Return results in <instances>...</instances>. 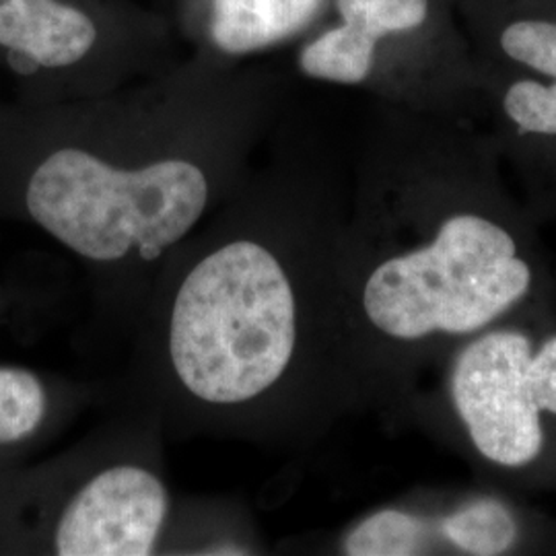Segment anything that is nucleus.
Listing matches in <instances>:
<instances>
[{
    "mask_svg": "<svg viewBox=\"0 0 556 556\" xmlns=\"http://www.w3.org/2000/svg\"><path fill=\"white\" fill-rule=\"evenodd\" d=\"M503 108L521 132L556 137V80H517L507 89Z\"/></svg>",
    "mask_w": 556,
    "mask_h": 556,
    "instance_id": "13",
    "label": "nucleus"
},
{
    "mask_svg": "<svg viewBox=\"0 0 556 556\" xmlns=\"http://www.w3.org/2000/svg\"><path fill=\"white\" fill-rule=\"evenodd\" d=\"M96 38V25L85 13L56 0H0V43L46 68L79 62Z\"/></svg>",
    "mask_w": 556,
    "mask_h": 556,
    "instance_id": "8",
    "label": "nucleus"
},
{
    "mask_svg": "<svg viewBox=\"0 0 556 556\" xmlns=\"http://www.w3.org/2000/svg\"><path fill=\"white\" fill-rule=\"evenodd\" d=\"M438 523L400 507H383L361 517L338 542L346 556H413L427 553Z\"/></svg>",
    "mask_w": 556,
    "mask_h": 556,
    "instance_id": "10",
    "label": "nucleus"
},
{
    "mask_svg": "<svg viewBox=\"0 0 556 556\" xmlns=\"http://www.w3.org/2000/svg\"><path fill=\"white\" fill-rule=\"evenodd\" d=\"M340 238L273 200L206 220L165 262L128 334L124 406L167 438L278 443L332 390Z\"/></svg>",
    "mask_w": 556,
    "mask_h": 556,
    "instance_id": "1",
    "label": "nucleus"
},
{
    "mask_svg": "<svg viewBox=\"0 0 556 556\" xmlns=\"http://www.w3.org/2000/svg\"><path fill=\"white\" fill-rule=\"evenodd\" d=\"M438 532L459 553L475 556L505 555L519 536L516 517L498 501L480 498L441 519Z\"/></svg>",
    "mask_w": 556,
    "mask_h": 556,
    "instance_id": "11",
    "label": "nucleus"
},
{
    "mask_svg": "<svg viewBox=\"0 0 556 556\" xmlns=\"http://www.w3.org/2000/svg\"><path fill=\"white\" fill-rule=\"evenodd\" d=\"M528 371L540 410L556 417V334L532 353Z\"/></svg>",
    "mask_w": 556,
    "mask_h": 556,
    "instance_id": "14",
    "label": "nucleus"
},
{
    "mask_svg": "<svg viewBox=\"0 0 556 556\" xmlns=\"http://www.w3.org/2000/svg\"><path fill=\"white\" fill-rule=\"evenodd\" d=\"M252 511L236 498H174L160 556H254L264 555Z\"/></svg>",
    "mask_w": 556,
    "mask_h": 556,
    "instance_id": "7",
    "label": "nucleus"
},
{
    "mask_svg": "<svg viewBox=\"0 0 556 556\" xmlns=\"http://www.w3.org/2000/svg\"><path fill=\"white\" fill-rule=\"evenodd\" d=\"M9 64H11L13 71H17L20 75H34V73L40 68V64H38L36 60L31 59V56H27V54H23L20 50H9Z\"/></svg>",
    "mask_w": 556,
    "mask_h": 556,
    "instance_id": "15",
    "label": "nucleus"
},
{
    "mask_svg": "<svg viewBox=\"0 0 556 556\" xmlns=\"http://www.w3.org/2000/svg\"><path fill=\"white\" fill-rule=\"evenodd\" d=\"M532 342L495 330L470 342L452 371V400L478 454L503 468L532 464L544 447L530 358Z\"/></svg>",
    "mask_w": 556,
    "mask_h": 556,
    "instance_id": "4",
    "label": "nucleus"
},
{
    "mask_svg": "<svg viewBox=\"0 0 556 556\" xmlns=\"http://www.w3.org/2000/svg\"><path fill=\"white\" fill-rule=\"evenodd\" d=\"M321 0H213L211 36L241 56L287 40L316 17Z\"/></svg>",
    "mask_w": 556,
    "mask_h": 556,
    "instance_id": "9",
    "label": "nucleus"
},
{
    "mask_svg": "<svg viewBox=\"0 0 556 556\" xmlns=\"http://www.w3.org/2000/svg\"><path fill=\"white\" fill-rule=\"evenodd\" d=\"M503 52L519 64L556 80V23L523 20L501 34Z\"/></svg>",
    "mask_w": 556,
    "mask_h": 556,
    "instance_id": "12",
    "label": "nucleus"
},
{
    "mask_svg": "<svg viewBox=\"0 0 556 556\" xmlns=\"http://www.w3.org/2000/svg\"><path fill=\"white\" fill-rule=\"evenodd\" d=\"M338 275L355 346L392 349L433 334H472L532 289V266L489 217L459 213L422 245H355L340 239Z\"/></svg>",
    "mask_w": 556,
    "mask_h": 556,
    "instance_id": "2",
    "label": "nucleus"
},
{
    "mask_svg": "<svg viewBox=\"0 0 556 556\" xmlns=\"http://www.w3.org/2000/svg\"><path fill=\"white\" fill-rule=\"evenodd\" d=\"M165 439L160 418L124 406L52 464L11 480L2 538L43 555H157L176 498Z\"/></svg>",
    "mask_w": 556,
    "mask_h": 556,
    "instance_id": "3",
    "label": "nucleus"
},
{
    "mask_svg": "<svg viewBox=\"0 0 556 556\" xmlns=\"http://www.w3.org/2000/svg\"><path fill=\"white\" fill-rule=\"evenodd\" d=\"M91 402V388L50 381L25 367H0V457L40 443Z\"/></svg>",
    "mask_w": 556,
    "mask_h": 556,
    "instance_id": "6",
    "label": "nucleus"
},
{
    "mask_svg": "<svg viewBox=\"0 0 556 556\" xmlns=\"http://www.w3.org/2000/svg\"><path fill=\"white\" fill-rule=\"evenodd\" d=\"M342 25L307 43L299 68L312 79L358 85L374 68L381 38L417 29L429 15V0H337Z\"/></svg>",
    "mask_w": 556,
    "mask_h": 556,
    "instance_id": "5",
    "label": "nucleus"
}]
</instances>
